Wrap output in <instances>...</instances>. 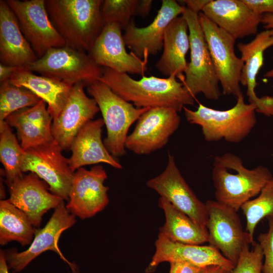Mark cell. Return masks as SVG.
Masks as SVG:
<instances>
[{"label": "cell", "instance_id": "cell-1", "mask_svg": "<svg viewBox=\"0 0 273 273\" xmlns=\"http://www.w3.org/2000/svg\"><path fill=\"white\" fill-rule=\"evenodd\" d=\"M98 80L139 108L166 107L178 112L185 106H193L195 103V97L174 75L166 78L143 75L140 79L135 80L127 73L104 68Z\"/></svg>", "mask_w": 273, "mask_h": 273}, {"label": "cell", "instance_id": "cell-2", "mask_svg": "<svg viewBox=\"0 0 273 273\" xmlns=\"http://www.w3.org/2000/svg\"><path fill=\"white\" fill-rule=\"evenodd\" d=\"M272 176L270 170L261 165L246 168L241 158L234 153L216 156L212 171L216 201L238 211L260 193Z\"/></svg>", "mask_w": 273, "mask_h": 273}, {"label": "cell", "instance_id": "cell-3", "mask_svg": "<svg viewBox=\"0 0 273 273\" xmlns=\"http://www.w3.org/2000/svg\"><path fill=\"white\" fill-rule=\"evenodd\" d=\"M101 0H46L54 26L66 46L89 52L105 24Z\"/></svg>", "mask_w": 273, "mask_h": 273}, {"label": "cell", "instance_id": "cell-4", "mask_svg": "<svg viewBox=\"0 0 273 273\" xmlns=\"http://www.w3.org/2000/svg\"><path fill=\"white\" fill-rule=\"evenodd\" d=\"M183 110L189 122L201 126L208 142L224 139L240 143L250 134L257 122L256 107L246 104L243 94L237 98L235 105L228 110H216L200 103L196 110L186 107Z\"/></svg>", "mask_w": 273, "mask_h": 273}, {"label": "cell", "instance_id": "cell-5", "mask_svg": "<svg viewBox=\"0 0 273 273\" xmlns=\"http://www.w3.org/2000/svg\"><path fill=\"white\" fill-rule=\"evenodd\" d=\"M87 90L102 114L107 129L103 141L106 148L115 158L124 156L130 127L150 108L135 107L99 80L88 85Z\"/></svg>", "mask_w": 273, "mask_h": 273}, {"label": "cell", "instance_id": "cell-6", "mask_svg": "<svg viewBox=\"0 0 273 273\" xmlns=\"http://www.w3.org/2000/svg\"><path fill=\"white\" fill-rule=\"evenodd\" d=\"M186 20L190 42V62L181 81L195 97L202 93L208 100L220 96L217 77L209 49L201 27L198 14L186 8L181 15Z\"/></svg>", "mask_w": 273, "mask_h": 273}, {"label": "cell", "instance_id": "cell-7", "mask_svg": "<svg viewBox=\"0 0 273 273\" xmlns=\"http://www.w3.org/2000/svg\"><path fill=\"white\" fill-rule=\"evenodd\" d=\"M26 68L72 85L82 82L86 86L98 80L103 73V68L97 65L86 52L66 46L50 49Z\"/></svg>", "mask_w": 273, "mask_h": 273}, {"label": "cell", "instance_id": "cell-8", "mask_svg": "<svg viewBox=\"0 0 273 273\" xmlns=\"http://www.w3.org/2000/svg\"><path fill=\"white\" fill-rule=\"evenodd\" d=\"M198 16L222 93L237 98L242 94L240 78L244 62L235 53L236 39L202 12Z\"/></svg>", "mask_w": 273, "mask_h": 273}, {"label": "cell", "instance_id": "cell-9", "mask_svg": "<svg viewBox=\"0 0 273 273\" xmlns=\"http://www.w3.org/2000/svg\"><path fill=\"white\" fill-rule=\"evenodd\" d=\"M205 204L208 243L235 266L244 250L255 243L254 238L243 230L238 211L216 201L209 200Z\"/></svg>", "mask_w": 273, "mask_h": 273}, {"label": "cell", "instance_id": "cell-10", "mask_svg": "<svg viewBox=\"0 0 273 273\" xmlns=\"http://www.w3.org/2000/svg\"><path fill=\"white\" fill-rule=\"evenodd\" d=\"M76 221L75 216L63 202L55 209L46 225L42 229H35L34 239L28 249L20 252L15 249L4 251L9 269L13 273L20 272L36 257L50 250L56 252L68 264L72 273H78L77 265L64 257L58 246L61 234L73 226Z\"/></svg>", "mask_w": 273, "mask_h": 273}, {"label": "cell", "instance_id": "cell-11", "mask_svg": "<svg viewBox=\"0 0 273 273\" xmlns=\"http://www.w3.org/2000/svg\"><path fill=\"white\" fill-rule=\"evenodd\" d=\"M62 151L55 140L30 148L25 151L21 170L36 174L47 183L53 194L68 201L74 172Z\"/></svg>", "mask_w": 273, "mask_h": 273}, {"label": "cell", "instance_id": "cell-12", "mask_svg": "<svg viewBox=\"0 0 273 273\" xmlns=\"http://www.w3.org/2000/svg\"><path fill=\"white\" fill-rule=\"evenodd\" d=\"M15 15L20 28L38 59L50 49L66 46L52 24L46 0H6Z\"/></svg>", "mask_w": 273, "mask_h": 273}, {"label": "cell", "instance_id": "cell-13", "mask_svg": "<svg viewBox=\"0 0 273 273\" xmlns=\"http://www.w3.org/2000/svg\"><path fill=\"white\" fill-rule=\"evenodd\" d=\"M180 123L178 112L172 108H150L139 118L134 130L128 135L126 149L138 155L149 154L161 149Z\"/></svg>", "mask_w": 273, "mask_h": 273}, {"label": "cell", "instance_id": "cell-14", "mask_svg": "<svg viewBox=\"0 0 273 273\" xmlns=\"http://www.w3.org/2000/svg\"><path fill=\"white\" fill-rule=\"evenodd\" d=\"M147 185L196 223L206 228L208 214L206 204L198 198L187 183L173 156L169 153L164 170L149 180Z\"/></svg>", "mask_w": 273, "mask_h": 273}, {"label": "cell", "instance_id": "cell-15", "mask_svg": "<svg viewBox=\"0 0 273 273\" xmlns=\"http://www.w3.org/2000/svg\"><path fill=\"white\" fill-rule=\"evenodd\" d=\"M107 174L103 166L97 164L89 170L83 167L73 174L66 208L82 219L102 211L109 203V188L104 185Z\"/></svg>", "mask_w": 273, "mask_h": 273}, {"label": "cell", "instance_id": "cell-16", "mask_svg": "<svg viewBox=\"0 0 273 273\" xmlns=\"http://www.w3.org/2000/svg\"><path fill=\"white\" fill-rule=\"evenodd\" d=\"M121 29L117 23L105 24L88 55L101 67L108 68L119 73L143 76L147 70L148 59H141L132 52H127Z\"/></svg>", "mask_w": 273, "mask_h": 273}, {"label": "cell", "instance_id": "cell-17", "mask_svg": "<svg viewBox=\"0 0 273 273\" xmlns=\"http://www.w3.org/2000/svg\"><path fill=\"white\" fill-rule=\"evenodd\" d=\"M186 7L174 0H162L161 6L153 21L147 26L139 28L133 21L123 35L126 46L138 58L143 59L155 55L163 48L166 28Z\"/></svg>", "mask_w": 273, "mask_h": 273}, {"label": "cell", "instance_id": "cell-18", "mask_svg": "<svg viewBox=\"0 0 273 273\" xmlns=\"http://www.w3.org/2000/svg\"><path fill=\"white\" fill-rule=\"evenodd\" d=\"M85 86L82 82L73 85L64 108L53 120L52 134L63 150L70 149L79 130L100 111L94 99L86 95Z\"/></svg>", "mask_w": 273, "mask_h": 273}, {"label": "cell", "instance_id": "cell-19", "mask_svg": "<svg viewBox=\"0 0 273 273\" xmlns=\"http://www.w3.org/2000/svg\"><path fill=\"white\" fill-rule=\"evenodd\" d=\"M9 188V201L24 212L35 227L40 226L47 212L64 202L50 191L47 183L33 172L23 174Z\"/></svg>", "mask_w": 273, "mask_h": 273}, {"label": "cell", "instance_id": "cell-20", "mask_svg": "<svg viewBox=\"0 0 273 273\" xmlns=\"http://www.w3.org/2000/svg\"><path fill=\"white\" fill-rule=\"evenodd\" d=\"M156 250L146 269L154 272L163 262H183L200 267L219 265L232 270L235 265L215 247L211 245H192L171 241L159 233L155 242Z\"/></svg>", "mask_w": 273, "mask_h": 273}, {"label": "cell", "instance_id": "cell-21", "mask_svg": "<svg viewBox=\"0 0 273 273\" xmlns=\"http://www.w3.org/2000/svg\"><path fill=\"white\" fill-rule=\"evenodd\" d=\"M202 12L236 39L255 34L261 22L242 0H210Z\"/></svg>", "mask_w": 273, "mask_h": 273}, {"label": "cell", "instance_id": "cell-22", "mask_svg": "<svg viewBox=\"0 0 273 273\" xmlns=\"http://www.w3.org/2000/svg\"><path fill=\"white\" fill-rule=\"evenodd\" d=\"M105 125L103 118L92 120L79 130L73 139L68 158L69 166L74 172L85 165L105 163L116 168H122L118 160L106 148L102 140V131Z\"/></svg>", "mask_w": 273, "mask_h": 273}, {"label": "cell", "instance_id": "cell-23", "mask_svg": "<svg viewBox=\"0 0 273 273\" xmlns=\"http://www.w3.org/2000/svg\"><path fill=\"white\" fill-rule=\"evenodd\" d=\"M53 117L40 100L33 106L10 114L5 121L17 131L22 149L26 151L54 140L52 132Z\"/></svg>", "mask_w": 273, "mask_h": 273}, {"label": "cell", "instance_id": "cell-24", "mask_svg": "<svg viewBox=\"0 0 273 273\" xmlns=\"http://www.w3.org/2000/svg\"><path fill=\"white\" fill-rule=\"evenodd\" d=\"M38 59L20 28L17 18L5 1H0L1 63L26 67Z\"/></svg>", "mask_w": 273, "mask_h": 273}, {"label": "cell", "instance_id": "cell-25", "mask_svg": "<svg viewBox=\"0 0 273 273\" xmlns=\"http://www.w3.org/2000/svg\"><path fill=\"white\" fill-rule=\"evenodd\" d=\"M187 22L183 16L173 20L166 29L163 52L156 68L163 74L174 75L181 81L188 65L186 55L190 42Z\"/></svg>", "mask_w": 273, "mask_h": 273}, {"label": "cell", "instance_id": "cell-26", "mask_svg": "<svg viewBox=\"0 0 273 273\" xmlns=\"http://www.w3.org/2000/svg\"><path fill=\"white\" fill-rule=\"evenodd\" d=\"M14 85L28 89L48 104L53 119L64 108L73 85L59 79L37 75L26 67H18L9 79Z\"/></svg>", "mask_w": 273, "mask_h": 273}, {"label": "cell", "instance_id": "cell-27", "mask_svg": "<svg viewBox=\"0 0 273 273\" xmlns=\"http://www.w3.org/2000/svg\"><path fill=\"white\" fill-rule=\"evenodd\" d=\"M159 206L165 216V222L160 228L159 233L171 241L183 244L202 245L208 242L206 228L196 223L164 198L160 197Z\"/></svg>", "mask_w": 273, "mask_h": 273}, {"label": "cell", "instance_id": "cell-28", "mask_svg": "<svg viewBox=\"0 0 273 273\" xmlns=\"http://www.w3.org/2000/svg\"><path fill=\"white\" fill-rule=\"evenodd\" d=\"M273 46V36L269 30L258 33L247 43H239L237 48L241 53L244 66L240 78V84L247 87L249 103L256 107L260 101L255 91L256 77L263 65L264 52Z\"/></svg>", "mask_w": 273, "mask_h": 273}, {"label": "cell", "instance_id": "cell-29", "mask_svg": "<svg viewBox=\"0 0 273 273\" xmlns=\"http://www.w3.org/2000/svg\"><path fill=\"white\" fill-rule=\"evenodd\" d=\"M35 229L26 214L8 199L0 201V244L13 241L22 246L33 241Z\"/></svg>", "mask_w": 273, "mask_h": 273}, {"label": "cell", "instance_id": "cell-30", "mask_svg": "<svg viewBox=\"0 0 273 273\" xmlns=\"http://www.w3.org/2000/svg\"><path fill=\"white\" fill-rule=\"evenodd\" d=\"M24 152L11 126L5 120L0 121V159L8 187L23 174L21 166Z\"/></svg>", "mask_w": 273, "mask_h": 273}, {"label": "cell", "instance_id": "cell-31", "mask_svg": "<svg viewBox=\"0 0 273 273\" xmlns=\"http://www.w3.org/2000/svg\"><path fill=\"white\" fill-rule=\"evenodd\" d=\"M241 209L246 219V231L254 238L257 224L264 218L273 219V176L258 196L246 202Z\"/></svg>", "mask_w": 273, "mask_h": 273}, {"label": "cell", "instance_id": "cell-32", "mask_svg": "<svg viewBox=\"0 0 273 273\" xmlns=\"http://www.w3.org/2000/svg\"><path fill=\"white\" fill-rule=\"evenodd\" d=\"M40 100L28 89L15 85L9 80L1 82L0 121L15 111L34 106Z\"/></svg>", "mask_w": 273, "mask_h": 273}, {"label": "cell", "instance_id": "cell-33", "mask_svg": "<svg viewBox=\"0 0 273 273\" xmlns=\"http://www.w3.org/2000/svg\"><path fill=\"white\" fill-rule=\"evenodd\" d=\"M138 0H105L101 7V15L104 24L114 22L125 29L136 16Z\"/></svg>", "mask_w": 273, "mask_h": 273}, {"label": "cell", "instance_id": "cell-34", "mask_svg": "<svg viewBox=\"0 0 273 273\" xmlns=\"http://www.w3.org/2000/svg\"><path fill=\"white\" fill-rule=\"evenodd\" d=\"M253 248L249 247L242 252L232 273H262L263 252L258 243H254Z\"/></svg>", "mask_w": 273, "mask_h": 273}, {"label": "cell", "instance_id": "cell-35", "mask_svg": "<svg viewBox=\"0 0 273 273\" xmlns=\"http://www.w3.org/2000/svg\"><path fill=\"white\" fill-rule=\"evenodd\" d=\"M268 221V231L260 233L257 238L263 252L262 273H273V219Z\"/></svg>", "mask_w": 273, "mask_h": 273}, {"label": "cell", "instance_id": "cell-36", "mask_svg": "<svg viewBox=\"0 0 273 273\" xmlns=\"http://www.w3.org/2000/svg\"><path fill=\"white\" fill-rule=\"evenodd\" d=\"M242 1L256 14L273 15V0H242Z\"/></svg>", "mask_w": 273, "mask_h": 273}, {"label": "cell", "instance_id": "cell-37", "mask_svg": "<svg viewBox=\"0 0 273 273\" xmlns=\"http://www.w3.org/2000/svg\"><path fill=\"white\" fill-rule=\"evenodd\" d=\"M169 263V273H203L207 267L198 266L183 262L174 261Z\"/></svg>", "mask_w": 273, "mask_h": 273}, {"label": "cell", "instance_id": "cell-38", "mask_svg": "<svg viewBox=\"0 0 273 273\" xmlns=\"http://www.w3.org/2000/svg\"><path fill=\"white\" fill-rule=\"evenodd\" d=\"M210 0H185L179 1L180 3L186 4V8L189 10L199 14L202 12L205 6Z\"/></svg>", "mask_w": 273, "mask_h": 273}, {"label": "cell", "instance_id": "cell-39", "mask_svg": "<svg viewBox=\"0 0 273 273\" xmlns=\"http://www.w3.org/2000/svg\"><path fill=\"white\" fill-rule=\"evenodd\" d=\"M152 0H138L136 16L143 17L148 16L152 8Z\"/></svg>", "mask_w": 273, "mask_h": 273}, {"label": "cell", "instance_id": "cell-40", "mask_svg": "<svg viewBox=\"0 0 273 273\" xmlns=\"http://www.w3.org/2000/svg\"><path fill=\"white\" fill-rule=\"evenodd\" d=\"M18 67L0 64V82L9 80Z\"/></svg>", "mask_w": 273, "mask_h": 273}, {"label": "cell", "instance_id": "cell-41", "mask_svg": "<svg viewBox=\"0 0 273 273\" xmlns=\"http://www.w3.org/2000/svg\"><path fill=\"white\" fill-rule=\"evenodd\" d=\"M261 23L265 30H269L271 36H273V15L264 14L262 15Z\"/></svg>", "mask_w": 273, "mask_h": 273}, {"label": "cell", "instance_id": "cell-42", "mask_svg": "<svg viewBox=\"0 0 273 273\" xmlns=\"http://www.w3.org/2000/svg\"><path fill=\"white\" fill-rule=\"evenodd\" d=\"M203 273H232V270L219 265H210Z\"/></svg>", "mask_w": 273, "mask_h": 273}, {"label": "cell", "instance_id": "cell-43", "mask_svg": "<svg viewBox=\"0 0 273 273\" xmlns=\"http://www.w3.org/2000/svg\"><path fill=\"white\" fill-rule=\"evenodd\" d=\"M0 273H9L5 253L2 250L0 252Z\"/></svg>", "mask_w": 273, "mask_h": 273}, {"label": "cell", "instance_id": "cell-44", "mask_svg": "<svg viewBox=\"0 0 273 273\" xmlns=\"http://www.w3.org/2000/svg\"><path fill=\"white\" fill-rule=\"evenodd\" d=\"M272 60H273V56H272ZM264 77L265 78L273 79V68H271L270 70H268L267 72H266L264 74Z\"/></svg>", "mask_w": 273, "mask_h": 273}]
</instances>
